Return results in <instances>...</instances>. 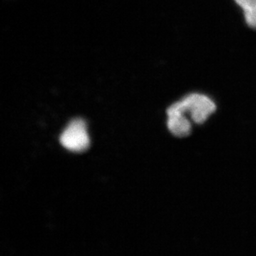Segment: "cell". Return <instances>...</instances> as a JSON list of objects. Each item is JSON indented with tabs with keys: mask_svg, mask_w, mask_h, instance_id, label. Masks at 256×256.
<instances>
[{
	"mask_svg": "<svg viewBox=\"0 0 256 256\" xmlns=\"http://www.w3.org/2000/svg\"><path fill=\"white\" fill-rule=\"evenodd\" d=\"M184 114H190L194 122L202 124L216 110L214 102L208 96L200 94H192L176 102Z\"/></svg>",
	"mask_w": 256,
	"mask_h": 256,
	"instance_id": "cell-1",
	"label": "cell"
},
{
	"mask_svg": "<svg viewBox=\"0 0 256 256\" xmlns=\"http://www.w3.org/2000/svg\"><path fill=\"white\" fill-rule=\"evenodd\" d=\"M60 142L68 150L76 152L87 150L90 146V138L84 120L75 119L70 122L60 136Z\"/></svg>",
	"mask_w": 256,
	"mask_h": 256,
	"instance_id": "cell-2",
	"label": "cell"
},
{
	"mask_svg": "<svg viewBox=\"0 0 256 256\" xmlns=\"http://www.w3.org/2000/svg\"><path fill=\"white\" fill-rule=\"evenodd\" d=\"M168 127L176 137H186L192 131V124L185 114L178 110L174 105L168 109Z\"/></svg>",
	"mask_w": 256,
	"mask_h": 256,
	"instance_id": "cell-3",
	"label": "cell"
},
{
	"mask_svg": "<svg viewBox=\"0 0 256 256\" xmlns=\"http://www.w3.org/2000/svg\"><path fill=\"white\" fill-rule=\"evenodd\" d=\"M244 12L246 22L250 28H256V0H235Z\"/></svg>",
	"mask_w": 256,
	"mask_h": 256,
	"instance_id": "cell-4",
	"label": "cell"
}]
</instances>
